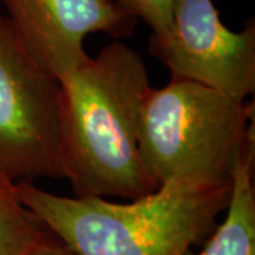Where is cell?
Listing matches in <instances>:
<instances>
[{"label":"cell","mask_w":255,"mask_h":255,"mask_svg":"<svg viewBox=\"0 0 255 255\" xmlns=\"http://www.w3.org/2000/svg\"><path fill=\"white\" fill-rule=\"evenodd\" d=\"M60 149L75 197L135 200L159 184L139 152V115L150 88L142 57L115 40L60 80Z\"/></svg>","instance_id":"1"},{"label":"cell","mask_w":255,"mask_h":255,"mask_svg":"<svg viewBox=\"0 0 255 255\" xmlns=\"http://www.w3.org/2000/svg\"><path fill=\"white\" fill-rule=\"evenodd\" d=\"M14 193L78 255H184L214 231L231 183L172 179L128 203L64 197L34 183H14Z\"/></svg>","instance_id":"2"},{"label":"cell","mask_w":255,"mask_h":255,"mask_svg":"<svg viewBox=\"0 0 255 255\" xmlns=\"http://www.w3.org/2000/svg\"><path fill=\"white\" fill-rule=\"evenodd\" d=\"M254 140V102L172 77L149 88L139 115V152L159 186L172 179L231 183L238 157Z\"/></svg>","instance_id":"3"},{"label":"cell","mask_w":255,"mask_h":255,"mask_svg":"<svg viewBox=\"0 0 255 255\" xmlns=\"http://www.w3.org/2000/svg\"><path fill=\"white\" fill-rule=\"evenodd\" d=\"M61 87L0 14V176L14 183L64 179Z\"/></svg>","instance_id":"4"},{"label":"cell","mask_w":255,"mask_h":255,"mask_svg":"<svg viewBox=\"0 0 255 255\" xmlns=\"http://www.w3.org/2000/svg\"><path fill=\"white\" fill-rule=\"evenodd\" d=\"M149 50L173 77L203 84L237 101L255 90V24L233 31L211 0H176L170 28Z\"/></svg>","instance_id":"5"},{"label":"cell","mask_w":255,"mask_h":255,"mask_svg":"<svg viewBox=\"0 0 255 255\" xmlns=\"http://www.w3.org/2000/svg\"><path fill=\"white\" fill-rule=\"evenodd\" d=\"M7 20L28 54L60 80L90 55L84 40L92 33L121 38L136 20L111 0H0Z\"/></svg>","instance_id":"6"},{"label":"cell","mask_w":255,"mask_h":255,"mask_svg":"<svg viewBox=\"0 0 255 255\" xmlns=\"http://www.w3.org/2000/svg\"><path fill=\"white\" fill-rule=\"evenodd\" d=\"M254 140L238 157L227 206V217L214 228L200 253L184 255H255Z\"/></svg>","instance_id":"7"},{"label":"cell","mask_w":255,"mask_h":255,"mask_svg":"<svg viewBox=\"0 0 255 255\" xmlns=\"http://www.w3.org/2000/svg\"><path fill=\"white\" fill-rule=\"evenodd\" d=\"M54 238L51 230L18 200L14 182L0 176V255H28Z\"/></svg>","instance_id":"8"},{"label":"cell","mask_w":255,"mask_h":255,"mask_svg":"<svg viewBox=\"0 0 255 255\" xmlns=\"http://www.w3.org/2000/svg\"><path fill=\"white\" fill-rule=\"evenodd\" d=\"M129 17L140 18L152 28L153 36L164 34L173 20L176 0H111Z\"/></svg>","instance_id":"9"},{"label":"cell","mask_w":255,"mask_h":255,"mask_svg":"<svg viewBox=\"0 0 255 255\" xmlns=\"http://www.w3.org/2000/svg\"><path fill=\"white\" fill-rule=\"evenodd\" d=\"M28 255H78L73 251L70 247H67L61 243L58 238H54L51 241H47L44 244L34 248Z\"/></svg>","instance_id":"10"}]
</instances>
